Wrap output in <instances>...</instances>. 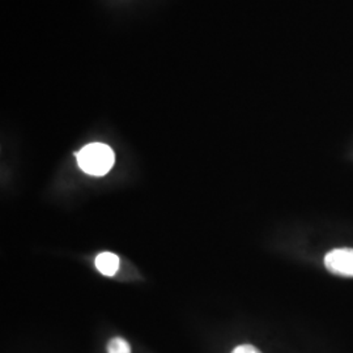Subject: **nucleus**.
I'll return each instance as SVG.
<instances>
[{
    "instance_id": "20e7f679",
    "label": "nucleus",
    "mask_w": 353,
    "mask_h": 353,
    "mask_svg": "<svg viewBox=\"0 0 353 353\" xmlns=\"http://www.w3.org/2000/svg\"><path fill=\"white\" fill-rule=\"evenodd\" d=\"M108 353H131V345L123 338H114L108 344Z\"/></svg>"
},
{
    "instance_id": "f257e3e1",
    "label": "nucleus",
    "mask_w": 353,
    "mask_h": 353,
    "mask_svg": "<svg viewBox=\"0 0 353 353\" xmlns=\"http://www.w3.org/2000/svg\"><path fill=\"white\" fill-rule=\"evenodd\" d=\"M80 169L89 176H102L113 168L115 156L109 145L92 143L76 153Z\"/></svg>"
},
{
    "instance_id": "7ed1b4c3",
    "label": "nucleus",
    "mask_w": 353,
    "mask_h": 353,
    "mask_svg": "<svg viewBox=\"0 0 353 353\" xmlns=\"http://www.w3.org/2000/svg\"><path fill=\"white\" fill-rule=\"evenodd\" d=\"M119 258L113 252H105L97 255L96 267L105 276H113L119 268Z\"/></svg>"
},
{
    "instance_id": "f03ea898",
    "label": "nucleus",
    "mask_w": 353,
    "mask_h": 353,
    "mask_svg": "<svg viewBox=\"0 0 353 353\" xmlns=\"http://www.w3.org/2000/svg\"><path fill=\"white\" fill-rule=\"evenodd\" d=\"M325 265L335 275L353 278V249L341 248L328 252L325 256Z\"/></svg>"
},
{
    "instance_id": "39448f33",
    "label": "nucleus",
    "mask_w": 353,
    "mask_h": 353,
    "mask_svg": "<svg viewBox=\"0 0 353 353\" xmlns=\"http://www.w3.org/2000/svg\"><path fill=\"white\" fill-rule=\"evenodd\" d=\"M232 353H262L258 348L249 345V344H243V345H239L233 350Z\"/></svg>"
}]
</instances>
